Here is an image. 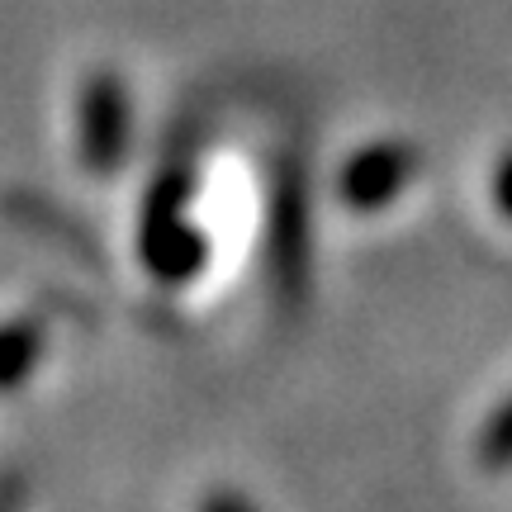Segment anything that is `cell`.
<instances>
[{
  "label": "cell",
  "instance_id": "cell-1",
  "mask_svg": "<svg viewBox=\"0 0 512 512\" xmlns=\"http://www.w3.org/2000/svg\"><path fill=\"white\" fill-rule=\"evenodd\" d=\"M34 356V328H5L0 332V384H15V375Z\"/></svg>",
  "mask_w": 512,
  "mask_h": 512
},
{
  "label": "cell",
  "instance_id": "cell-3",
  "mask_svg": "<svg viewBox=\"0 0 512 512\" xmlns=\"http://www.w3.org/2000/svg\"><path fill=\"white\" fill-rule=\"evenodd\" d=\"M15 508V494H10V489H0V512H10Z\"/></svg>",
  "mask_w": 512,
  "mask_h": 512
},
{
  "label": "cell",
  "instance_id": "cell-2",
  "mask_svg": "<svg viewBox=\"0 0 512 512\" xmlns=\"http://www.w3.org/2000/svg\"><path fill=\"white\" fill-rule=\"evenodd\" d=\"M91 157H100V162H110V152H114V143H110V128H114V100H110V91H100V95H91Z\"/></svg>",
  "mask_w": 512,
  "mask_h": 512
}]
</instances>
